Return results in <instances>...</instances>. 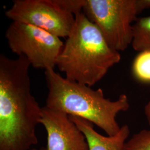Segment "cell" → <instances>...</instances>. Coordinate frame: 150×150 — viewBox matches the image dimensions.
<instances>
[{"label": "cell", "mask_w": 150, "mask_h": 150, "mask_svg": "<svg viewBox=\"0 0 150 150\" xmlns=\"http://www.w3.org/2000/svg\"><path fill=\"white\" fill-rule=\"evenodd\" d=\"M144 113L148 123L150 126V100L146 103L144 107Z\"/></svg>", "instance_id": "cell-14"}, {"label": "cell", "mask_w": 150, "mask_h": 150, "mask_svg": "<svg viewBox=\"0 0 150 150\" xmlns=\"http://www.w3.org/2000/svg\"><path fill=\"white\" fill-rule=\"evenodd\" d=\"M120 52L111 48L102 32L82 12L66 38L56 67L66 78L89 87L95 85L121 60Z\"/></svg>", "instance_id": "cell-2"}, {"label": "cell", "mask_w": 150, "mask_h": 150, "mask_svg": "<svg viewBox=\"0 0 150 150\" xmlns=\"http://www.w3.org/2000/svg\"><path fill=\"white\" fill-rule=\"evenodd\" d=\"M12 21L30 24L59 38H67L75 23V16L64 10L56 0H13L5 12Z\"/></svg>", "instance_id": "cell-6"}, {"label": "cell", "mask_w": 150, "mask_h": 150, "mask_svg": "<svg viewBox=\"0 0 150 150\" xmlns=\"http://www.w3.org/2000/svg\"><path fill=\"white\" fill-rule=\"evenodd\" d=\"M132 71L139 80L150 82V51L141 52L138 54L134 62Z\"/></svg>", "instance_id": "cell-10"}, {"label": "cell", "mask_w": 150, "mask_h": 150, "mask_svg": "<svg viewBox=\"0 0 150 150\" xmlns=\"http://www.w3.org/2000/svg\"><path fill=\"white\" fill-rule=\"evenodd\" d=\"M83 12L111 48L123 51L131 45L132 27L139 14L136 0H85Z\"/></svg>", "instance_id": "cell-4"}, {"label": "cell", "mask_w": 150, "mask_h": 150, "mask_svg": "<svg viewBox=\"0 0 150 150\" xmlns=\"http://www.w3.org/2000/svg\"><path fill=\"white\" fill-rule=\"evenodd\" d=\"M5 38L11 51L27 58L36 69H54L64 46L53 34L39 27L20 22L12 21L6 30Z\"/></svg>", "instance_id": "cell-5"}, {"label": "cell", "mask_w": 150, "mask_h": 150, "mask_svg": "<svg viewBox=\"0 0 150 150\" xmlns=\"http://www.w3.org/2000/svg\"><path fill=\"white\" fill-rule=\"evenodd\" d=\"M46 150V149L44 148V147H41V148H40V149H36V148H33V149H32L31 150Z\"/></svg>", "instance_id": "cell-15"}, {"label": "cell", "mask_w": 150, "mask_h": 150, "mask_svg": "<svg viewBox=\"0 0 150 150\" xmlns=\"http://www.w3.org/2000/svg\"><path fill=\"white\" fill-rule=\"evenodd\" d=\"M77 127L85 134L88 142L89 150H124L126 140L130 131L129 126L121 127L117 134L111 136H104L96 132L93 124L85 119L69 116Z\"/></svg>", "instance_id": "cell-8"}, {"label": "cell", "mask_w": 150, "mask_h": 150, "mask_svg": "<svg viewBox=\"0 0 150 150\" xmlns=\"http://www.w3.org/2000/svg\"><path fill=\"white\" fill-rule=\"evenodd\" d=\"M59 5L64 10L75 16L83 12L85 0H56Z\"/></svg>", "instance_id": "cell-12"}, {"label": "cell", "mask_w": 150, "mask_h": 150, "mask_svg": "<svg viewBox=\"0 0 150 150\" xmlns=\"http://www.w3.org/2000/svg\"><path fill=\"white\" fill-rule=\"evenodd\" d=\"M45 76L48 88L45 106L85 119L109 136L117 134L121 127L116 116L129 108L126 95L121 94L117 100L111 101L105 97L101 88L93 90L62 77L54 69L45 70Z\"/></svg>", "instance_id": "cell-3"}, {"label": "cell", "mask_w": 150, "mask_h": 150, "mask_svg": "<svg viewBox=\"0 0 150 150\" xmlns=\"http://www.w3.org/2000/svg\"><path fill=\"white\" fill-rule=\"evenodd\" d=\"M124 150H150V129H143L126 142Z\"/></svg>", "instance_id": "cell-11"}, {"label": "cell", "mask_w": 150, "mask_h": 150, "mask_svg": "<svg viewBox=\"0 0 150 150\" xmlns=\"http://www.w3.org/2000/svg\"><path fill=\"white\" fill-rule=\"evenodd\" d=\"M29 61L0 59V150H30L38 144L40 107L31 90Z\"/></svg>", "instance_id": "cell-1"}, {"label": "cell", "mask_w": 150, "mask_h": 150, "mask_svg": "<svg viewBox=\"0 0 150 150\" xmlns=\"http://www.w3.org/2000/svg\"><path fill=\"white\" fill-rule=\"evenodd\" d=\"M136 7L139 13L145 9L150 8V0H136Z\"/></svg>", "instance_id": "cell-13"}, {"label": "cell", "mask_w": 150, "mask_h": 150, "mask_svg": "<svg viewBox=\"0 0 150 150\" xmlns=\"http://www.w3.org/2000/svg\"><path fill=\"white\" fill-rule=\"evenodd\" d=\"M131 45L140 52L150 51V16L137 18L133 25Z\"/></svg>", "instance_id": "cell-9"}, {"label": "cell", "mask_w": 150, "mask_h": 150, "mask_svg": "<svg viewBox=\"0 0 150 150\" xmlns=\"http://www.w3.org/2000/svg\"><path fill=\"white\" fill-rule=\"evenodd\" d=\"M40 123L47 132L46 150H89L85 134L67 113L42 107Z\"/></svg>", "instance_id": "cell-7"}]
</instances>
